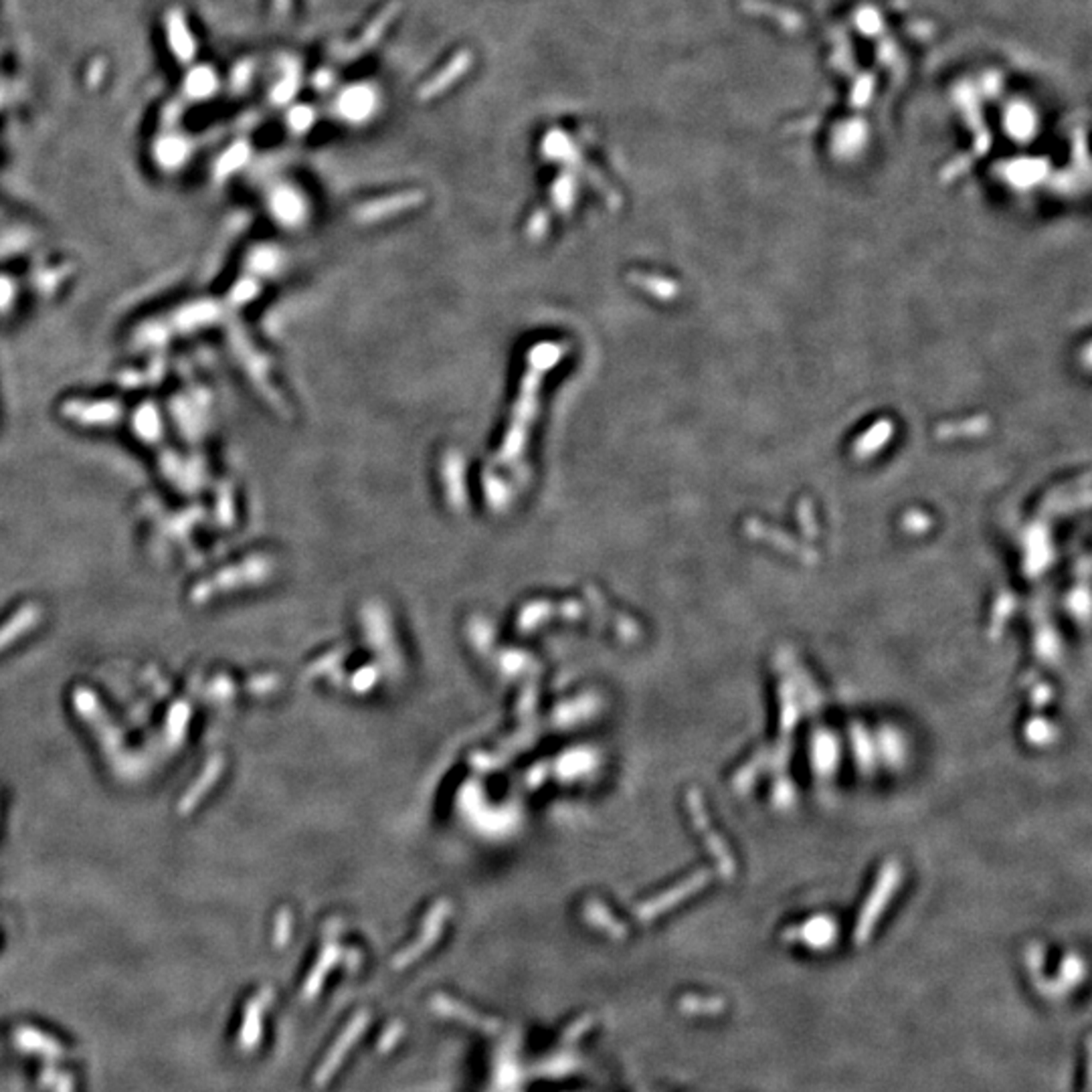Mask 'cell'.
I'll use <instances>...</instances> for the list:
<instances>
[{"label":"cell","instance_id":"cell-1","mask_svg":"<svg viewBox=\"0 0 1092 1092\" xmlns=\"http://www.w3.org/2000/svg\"><path fill=\"white\" fill-rule=\"evenodd\" d=\"M898 882H901V866H896L894 862H890L884 868V872H882L878 884L874 886V892L870 894L868 902H866L864 913L860 914L858 931H856V935H858L860 941H862L864 937H868V932H870V929H872L874 920L878 919L880 910L886 907V902L890 901L892 890L896 888Z\"/></svg>","mask_w":1092,"mask_h":1092},{"label":"cell","instance_id":"cell-2","mask_svg":"<svg viewBox=\"0 0 1092 1092\" xmlns=\"http://www.w3.org/2000/svg\"><path fill=\"white\" fill-rule=\"evenodd\" d=\"M690 809H692V817H694L696 828H698L700 834L704 836L706 848H709V852L716 858V862H718V866H721V870L724 872V876H727V878H731V876L734 874V870H737V866H734V860L731 856V852H728V848L724 846L722 837H718L716 831L710 828L709 816H706V811L703 809V801H700V797H698V793H696V791H692V793H690Z\"/></svg>","mask_w":1092,"mask_h":1092},{"label":"cell","instance_id":"cell-3","mask_svg":"<svg viewBox=\"0 0 1092 1092\" xmlns=\"http://www.w3.org/2000/svg\"><path fill=\"white\" fill-rule=\"evenodd\" d=\"M706 882H709V872H698L696 876H692V878L684 880L682 884L678 886V888H674V890H672L670 894H666V896H660L658 901L649 902V904H648V907H649V913H646V914H658V913H661V910L670 907V904H676L678 901H682V898H686L688 894H692V892L696 890V888H700L703 884H706Z\"/></svg>","mask_w":1092,"mask_h":1092},{"label":"cell","instance_id":"cell-4","mask_svg":"<svg viewBox=\"0 0 1092 1092\" xmlns=\"http://www.w3.org/2000/svg\"><path fill=\"white\" fill-rule=\"evenodd\" d=\"M192 81L195 83H189V92L192 95H196V100H201V95H205L208 92V87H211V83H208L211 79H208L207 73L196 71L195 75H192Z\"/></svg>","mask_w":1092,"mask_h":1092}]
</instances>
